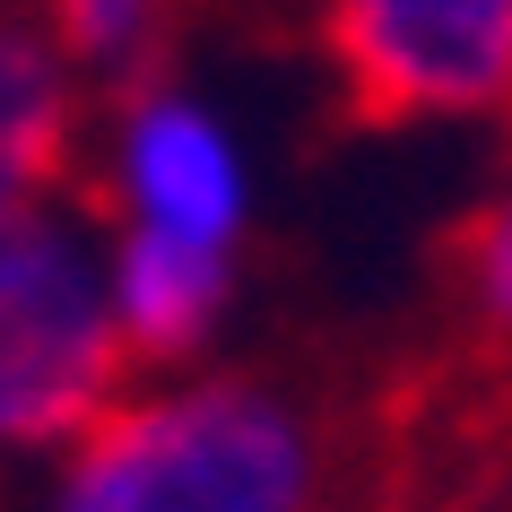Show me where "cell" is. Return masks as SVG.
I'll use <instances>...</instances> for the list:
<instances>
[{
    "label": "cell",
    "instance_id": "obj_1",
    "mask_svg": "<svg viewBox=\"0 0 512 512\" xmlns=\"http://www.w3.org/2000/svg\"><path fill=\"white\" fill-rule=\"evenodd\" d=\"M44 512H374L365 400L287 374L122 391L61 452Z\"/></svg>",
    "mask_w": 512,
    "mask_h": 512
},
{
    "label": "cell",
    "instance_id": "obj_2",
    "mask_svg": "<svg viewBox=\"0 0 512 512\" xmlns=\"http://www.w3.org/2000/svg\"><path fill=\"white\" fill-rule=\"evenodd\" d=\"M131 391L105 252L53 200L0 209V452H70Z\"/></svg>",
    "mask_w": 512,
    "mask_h": 512
},
{
    "label": "cell",
    "instance_id": "obj_3",
    "mask_svg": "<svg viewBox=\"0 0 512 512\" xmlns=\"http://www.w3.org/2000/svg\"><path fill=\"white\" fill-rule=\"evenodd\" d=\"M313 27L356 131H408L512 96V0H322Z\"/></svg>",
    "mask_w": 512,
    "mask_h": 512
},
{
    "label": "cell",
    "instance_id": "obj_4",
    "mask_svg": "<svg viewBox=\"0 0 512 512\" xmlns=\"http://www.w3.org/2000/svg\"><path fill=\"white\" fill-rule=\"evenodd\" d=\"M122 200H131V226L226 252L243 226V165L200 105L148 87L122 105Z\"/></svg>",
    "mask_w": 512,
    "mask_h": 512
},
{
    "label": "cell",
    "instance_id": "obj_5",
    "mask_svg": "<svg viewBox=\"0 0 512 512\" xmlns=\"http://www.w3.org/2000/svg\"><path fill=\"white\" fill-rule=\"evenodd\" d=\"M113 322H122V348L131 365H174L209 339L217 304H226V252L191 235H157V226H131L113 243Z\"/></svg>",
    "mask_w": 512,
    "mask_h": 512
},
{
    "label": "cell",
    "instance_id": "obj_6",
    "mask_svg": "<svg viewBox=\"0 0 512 512\" xmlns=\"http://www.w3.org/2000/svg\"><path fill=\"white\" fill-rule=\"evenodd\" d=\"M79 157V96L35 27L0 18V209H35L70 183Z\"/></svg>",
    "mask_w": 512,
    "mask_h": 512
},
{
    "label": "cell",
    "instance_id": "obj_7",
    "mask_svg": "<svg viewBox=\"0 0 512 512\" xmlns=\"http://www.w3.org/2000/svg\"><path fill=\"white\" fill-rule=\"evenodd\" d=\"M443 287H452L469 339H512V191L452 226V243H443Z\"/></svg>",
    "mask_w": 512,
    "mask_h": 512
},
{
    "label": "cell",
    "instance_id": "obj_8",
    "mask_svg": "<svg viewBox=\"0 0 512 512\" xmlns=\"http://www.w3.org/2000/svg\"><path fill=\"white\" fill-rule=\"evenodd\" d=\"M53 9V44L70 61H105V70H131L157 27L174 18V0H44Z\"/></svg>",
    "mask_w": 512,
    "mask_h": 512
}]
</instances>
